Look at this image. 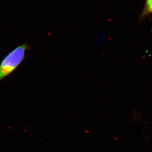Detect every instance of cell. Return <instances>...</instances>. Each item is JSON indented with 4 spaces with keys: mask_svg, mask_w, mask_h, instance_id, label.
<instances>
[{
    "mask_svg": "<svg viewBox=\"0 0 152 152\" xmlns=\"http://www.w3.org/2000/svg\"><path fill=\"white\" fill-rule=\"evenodd\" d=\"M152 14V0H145L143 9L140 16V20L144 19L147 16Z\"/></svg>",
    "mask_w": 152,
    "mask_h": 152,
    "instance_id": "7a4b0ae2",
    "label": "cell"
},
{
    "mask_svg": "<svg viewBox=\"0 0 152 152\" xmlns=\"http://www.w3.org/2000/svg\"><path fill=\"white\" fill-rule=\"evenodd\" d=\"M30 48L27 43L16 47L4 58L0 64V81L12 73L25 58L26 52Z\"/></svg>",
    "mask_w": 152,
    "mask_h": 152,
    "instance_id": "6da1fadb",
    "label": "cell"
}]
</instances>
